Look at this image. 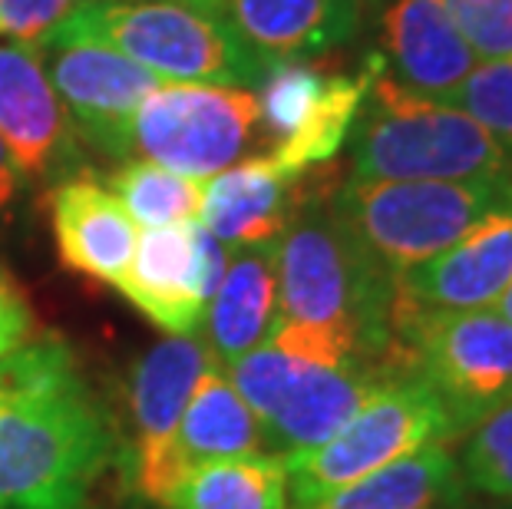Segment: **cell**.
I'll list each match as a JSON object with an SVG mask.
<instances>
[{
	"mask_svg": "<svg viewBox=\"0 0 512 509\" xmlns=\"http://www.w3.org/2000/svg\"><path fill=\"white\" fill-rule=\"evenodd\" d=\"M228 248L205 225L182 222L146 229L126 275L116 281L136 311L169 334H195L225 275Z\"/></svg>",
	"mask_w": 512,
	"mask_h": 509,
	"instance_id": "obj_11",
	"label": "cell"
},
{
	"mask_svg": "<svg viewBox=\"0 0 512 509\" xmlns=\"http://www.w3.org/2000/svg\"><path fill=\"white\" fill-rule=\"evenodd\" d=\"M73 40L119 50L159 83L248 90L268 73V63L238 37L228 17L185 0H86L43 43Z\"/></svg>",
	"mask_w": 512,
	"mask_h": 509,
	"instance_id": "obj_4",
	"label": "cell"
},
{
	"mask_svg": "<svg viewBox=\"0 0 512 509\" xmlns=\"http://www.w3.org/2000/svg\"><path fill=\"white\" fill-rule=\"evenodd\" d=\"M354 179L470 182L512 172V153L460 106L403 90L370 57V83L351 126Z\"/></svg>",
	"mask_w": 512,
	"mask_h": 509,
	"instance_id": "obj_3",
	"label": "cell"
},
{
	"mask_svg": "<svg viewBox=\"0 0 512 509\" xmlns=\"http://www.w3.org/2000/svg\"><path fill=\"white\" fill-rule=\"evenodd\" d=\"M40 60L76 139L110 159L133 156V116L159 80L103 43H43Z\"/></svg>",
	"mask_w": 512,
	"mask_h": 509,
	"instance_id": "obj_10",
	"label": "cell"
},
{
	"mask_svg": "<svg viewBox=\"0 0 512 509\" xmlns=\"http://www.w3.org/2000/svg\"><path fill=\"white\" fill-rule=\"evenodd\" d=\"M308 186V172L291 176L265 153L248 156L202 182L199 222L225 248L271 245L288 229Z\"/></svg>",
	"mask_w": 512,
	"mask_h": 509,
	"instance_id": "obj_17",
	"label": "cell"
},
{
	"mask_svg": "<svg viewBox=\"0 0 512 509\" xmlns=\"http://www.w3.org/2000/svg\"><path fill=\"white\" fill-rule=\"evenodd\" d=\"M228 24L268 67L318 60L347 47L364 24L354 0H222Z\"/></svg>",
	"mask_w": 512,
	"mask_h": 509,
	"instance_id": "obj_19",
	"label": "cell"
},
{
	"mask_svg": "<svg viewBox=\"0 0 512 509\" xmlns=\"http://www.w3.org/2000/svg\"><path fill=\"white\" fill-rule=\"evenodd\" d=\"M466 483L450 443H433L298 509H460Z\"/></svg>",
	"mask_w": 512,
	"mask_h": 509,
	"instance_id": "obj_22",
	"label": "cell"
},
{
	"mask_svg": "<svg viewBox=\"0 0 512 509\" xmlns=\"http://www.w3.org/2000/svg\"><path fill=\"white\" fill-rule=\"evenodd\" d=\"M113 453L110 417L60 334L0 357V509H96Z\"/></svg>",
	"mask_w": 512,
	"mask_h": 509,
	"instance_id": "obj_1",
	"label": "cell"
},
{
	"mask_svg": "<svg viewBox=\"0 0 512 509\" xmlns=\"http://www.w3.org/2000/svg\"><path fill=\"white\" fill-rule=\"evenodd\" d=\"M212 367V354L195 334H169L139 357L129 374V417H133V483L149 503L166 506L172 493L169 447L185 404Z\"/></svg>",
	"mask_w": 512,
	"mask_h": 509,
	"instance_id": "obj_12",
	"label": "cell"
},
{
	"mask_svg": "<svg viewBox=\"0 0 512 509\" xmlns=\"http://www.w3.org/2000/svg\"><path fill=\"white\" fill-rule=\"evenodd\" d=\"M453 106L470 113L499 146L512 153V60H479Z\"/></svg>",
	"mask_w": 512,
	"mask_h": 509,
	"instance_id": "obj_26",
	"label": "cell"
},
{
	"mask_svg": "<svg viewBox=\"0 0 512 509\" xmlns=\"http://www.w3.org/2000/svg\"><path fill=\"white\" fill-rule=\"evenodd\" d=\"M394 361L427 381L466 437L512 400V324L496 308L410 311L394 305Z\"/></svg>",
	"mask_w": 512,
	"mask_h": 509,
	"instance_id": "obj_6",
	"label": "cell"
},
{
	"mask_svg": "<svg viewBox=\"0 0 512 509\" xmlns=\"http://www.w3.org/2000/svg\"><path fill=\"white\" fill-rule=\"evenodd\" d=\"M512 285V182L450 248L394 278V305L410 311L496 308Z\"/></svg>",
	"mask_w": 512,
	"mask_h": 509,
	"instance_id": "obj_13",
	"label": "cell"
},
{
	"mask_svg": "<svg viewBox=\"0 0 512 509\" xmlns=\"http://www.w3.org/2000/svg\"><path fill=\"white\" fill-rule=\"evenodd\" d=\"M370 83V60L361 73L324 70L314 60L275 63L255 90L265 156L291 176L328 166L351 136Z\"/></svg>",
	"mask_w": 512,
	"mask_h": 509,
	"instance_id": "obj_9",
	"label": "cell"
},
{
	"mask_svg": "<svg viewBox=\"0 0 512 509\" xmlns=\"http://www.w3.org/2000/svg\"><path fill=\"white\" fill-rule=\"evenodd\" d=\"M53 235L63 265L116 285L139 245V225L116 192L90 176L63 179L50 196Z\"/></svg>",
	"mask_w": 512,
	"mask_h": 509,
	"instance_id": "obj_18",
	"label": "cell"
},
{
	"mask_svg": "<svg viewBox=\"0 0 512 509\" xmlns=\"http://www.w3.org/2000/svg\"><path fill=\"white\" fill-rule=\"evenodd\" d=\"M278 311L275 242L228 248L225 275L205 308L209 344L225 367L268 341Z\"/></svg>",
	"mask_w": 512,
	"mask_h": 509,
	"instance_id": "obj_21",
	"label": "cell"
},
{
	"mask_svg": "<svg viewBox=\"0 0 512 509\" xmlns=\"http://www.w3.org/2000/svg\"><path fill=\"white\" fill-rule=\"evenodd\" d=\"M185 4H195V7L215 10V14H222V17H225V4H222V0H185Z\"/></svg>",
	"mask_w": 512,
	"mask_h": 509,
	"instance_id": "obj_33",
	"label": "cell"
},
{
	"mask_svg": "<svg viewBox=\"0 0 512 509\" xmlns=\"http://www.w3.org/2000/svg\"><path fill=\"white\" fill-rule=\"evenodd\" d=\"M334 186H304L275 242L278 311L268 344L311 364L394 367V278L370 262L331 205Z\"/></svg>",
	"mask_w": 512,
	"mask_h": 509,
	"instance_id": "obj_2",
	"label": "cell"
},
{
	"mask_svg": "<svg viewBox=\"0 0 512 509\" xmlns=\"http://www.w3.org/2000/svg\"><path fill=\"white\" fill-rule=\"evenodd\" d=\"M265 143L252 90L159 83L133 116V156L192 179H212Z\"/></svg>",
	"mask_w": 512,
	"mask_h": 509,
	"instance_id": "obj_8",
	"label": "cell"
},
{
	"mask_svg": "<svg viewBox=\"0 0 512 509\" xmlns=\"http://www.w3.org/2000/svg\"><path fill=\"white\" fill-rule=\"evenodd\" d=\"M512 172L499 179L433 182V179H354L331 192V205L354 242L390 278L413 272L450 248L509 189Z\"/></svg>",
	"mask_w": 512,
	"mask_h": 509,
	"instance_id": "obj_5",
	"label": "cell"
},
{
	"mask_svg": "<svg viewBox=\"0 0 512 509\" xmlns=\"http://www.w3.org/2000/svg\"><path fill=\"white\" fill-rule=\"evenodd\" d=\"M258 453H265V433H261L258 417L248 410L235 384L219 371V364H212L195 384L176 437H172V490L182 483L185 473H192L202 463L258 457Z\"/></svg>",
	"mask_w": 512,
	"mask_h": 509,
	"instance_id": "obj_20",
	"label": "cell"
},
{
	"mask_svg": "<svg viewBox=\"0 0 512 509\" xmlns=\"http://www.w3.org/2000/svg\"><path fill=\"white\" fill-rule=\"evenodd\" d=\"M20 176H24V172L17 169L14 156H10V149L4 146V139H0V209L14 202L20 189Z\"/></svg>",
	"mask_w": 512,
	"mask_h": 509,
	"instance_id": "obj_30",
	"label": "cell"
},
{
	"mask_svg": "<svg viewBox=\"0 0 512 509\" xmlns=\"http://www.w3.org/2000/svg\"><path fill=\"white\" fill-rule=\"evenodd\" d=\"M463 483L473 490L512 503V400L479 420L466 433L463 453L456 457Z\"/></svg>",
	"mask_w": 512,
	"mask_h": 509,
	"instance_id": "obj_25",
	"label": "cell"
},
{
	"mask_svg": "<svg viewBox=\"0 0 512 509\" xmlns=\"http://www.w3.org/2000/svg\"><path fill=\"white\" fill-rule=\"evenodd\" d=\"M83 4L86 0H0V40L37 47Z\"/></svg>",
	"mask_w": 512,
	"mask_h": 509,
	"instance_id": "obj_28",
	"label": "cell"
},
{
	"mask_svg": "<svg viewBox=\"0 0 512 509\" xmlns=\"http://www.w3.org/2000/svg\"><path fill=\"white\" fill-rule=\"evenodd\" d=\"M394 367L377 364H311L294 361L275 410L261 420L265 453L278 460H298L324 447L380 384L390 381Z\"/></svg>",
	"mask_w": 512,
	"mask_h": 509,
	"instance_id": "obj_14",
	"label": "cell"
},
{
	"mask_svg": "<svg viewBox=\"0 0 512 509\" xmlns=\"http://www.w3.org/2000/svg\"><path fill=\"white\" fill-rule=\"evenodd\" d=\"M162 509H291L288 467L268 453L202 463L182 476Z\"/></svg>",
	"mask_w": 512,
	"mask_h": 509,
	"instance_id": "obj_23",
	"label": "cell"
},
{
	"mask_svg": "<svg viewBox=\"0 0 512 509\" xmlns=\"http://www.w3.org/2000/svg\"><path fill=\"white\" fill-rule=\"evenodd\" d=\"M0 139L27 176L73 166L76 133L30 43H0Z\"/></svg>",
	"mask_w": 512,
	"mask_h": 509,
	"instance_id": "obj_15",
	"label": "cell"
},
{
	"mask_svg": "<svg viewBox=\"0 0 512 509\" xmlns=\"http://www.w3.org/2000/svg\"><path fill=\"white\" fill-rule=\"evenodd\" d=\"M354 4H357V10H361L364 20H367L370 14H380V7H384L387 0H354Z\"/></svg>",
	"mask_w": 512,
	"mask_h": 509,
	"instance_id": "obj_32",
	"label": "cell"
},
{
	"mask_svg": "<svg viewBox=\"0 0 512 509\" xmlns=\"http://www.w3.org/2000/svg\"><path fill=\"white\" fill-rule=\"evenodd\" d=\"M30 331H34L30 301L17 288V281L7 275V268L0 265V357L30 341Z\"/></svg>",
	"mask_w": 512,
	"mask_h": 509,
	"instance_id": "obj_29",
	"label": "cell"
},
{
	"mask_svg": "<svg viewBox=\"0 0 512 509\" xmlns=\"http://www.w3.org/2000/svg\"><path fill=\"white\" fill-rule=\"evenodd\" d=\"M479 60H512V0H437Z\"/></svg>",
	"mask_w": 512,
	"mask_h": 509,
	"instance_id": "obj_27",
	"label": "cell"
},
{
	"mask_svg": "<svg viewBox=\"0 0 512 509\" xmlns=\"http://www.w3.org/2000/svg\"><path fill=\"white\" fill-rule=\"evenodd\" d=\"M496 311L503 314V318H506V321L512 324V285H509V288L503 291V298L496 301Z\"/></svg>",
	"mask_w": 512,
	"mask_h": 509,
	"instance_id": "obj_31",
	"label": "cell"
},
{
	"mask_svg": "<svg viewBox=\"0 0 512 509\" xmlns=\"http://www.w3.org/2000/svg\"><path fill=\"white\" fill-rule=\"evenodd\" d=\"M380 63L403 90L453 103L479 57L437 0H387L380 7Z\"/></svg>",
	"mask_w": 512,
	"mask_h": 509,
	"instance_id": "obj_16",
	"label": "cell"
},
{
	"mask_svg": "<svg viewBox=\"0 0 512 509\" xmlns=\"http://www.w3.org/2000/svg\"><path fill=\"white\" fill-rule=\"evenodd\" d=\"M453 440L460 437L437 391L417 374L400 371L380 384L324 447L285 463L291 509L321 500L433 443Z\"/></svg>",
	"mask_w": 512,
	"mask_h": 509,
	"instance_id": "obj_7",
	"label": "cell"
},
{
	"mask_svg": "<svg viewBox=\"0 0 512 509\" xmlns=\"http://www.w3.org/2000/svg\"><path fill=\"white\" fill-rule=\"evenodd\" d=\"M110 189L126 205L136 225L162 229V225H182L199 219L202 179L182 176L159 162L129 159L123 169L113 172Z\"/></svg>",
	"mask_w": 512,
	"mask_h": 509,
	"instance_id": "obj_24",
	"label": "cell"
}]
</instances>
